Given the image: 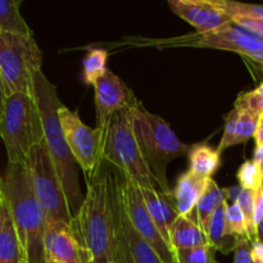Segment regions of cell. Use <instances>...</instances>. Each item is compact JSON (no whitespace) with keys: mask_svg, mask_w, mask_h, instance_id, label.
I'll return each mask as SVG.
<instances>
[{"mask_svg":"<svg viewBox=\"0 0 263 263\" xmlns=\"http://www.w3.org/2000/svg\"><path fill=\"white\" fill-rule=\"evenodd\" d=\"M71 228L91 263H117L112 171L103 161L86 176V194Z\"/></svg>","mask_w":263,"mask_h":263,"instance_id":"6da1fadb","label":"cell"},{"mask_svg":"<svg viewBox=\"0 0 263 263\" xmlns=\"http://www.w3.org/2000/svg\"><path fill=\"white\" fill-rule=\"evenodd\" d=\"M0 193L9 208L25 252L26 263H44L46 217L33 192L27 164H7L0 182Z\"/></svg>","mask_w":263,"mask_h":263,"instance_id":"7a4b0ae2","label":"cell"},{"mask_svg":"<svg viewBox=\"0 0 263 263\" xmlns=\"http://www.w3.org/2000/svg\"><path fill=\"white\" fill-rule=\"evenodd\" d=\"M33 95H35L36 103L40 110L44 141L61 179L72 217H74L84 200V198L81 197L77 163L67 145L61 121H59L58 110L62 102L57 94V87L46 79L43 71L39 72L35 77Z\"/></svg>","mask_w":263,"mask_h":263,"instance_id":"3957f363","label":"cell"},{"mask_svg":"<svg viewBox=\"0 0 263 263\" xmlns=\"http://www.w3.org/2000/svg\"><path fill=\"white\" fill-rule=\"evenodd\" d=\"M130 120L144 161L161 192L170 193L167 167L174 159L186 156L190 146L177 138L163 118L146 110L140 102L130 108Z\"/></svg>","mask_w":263,"mask_h":263,"instance_id":"277c9868","label":"cell"},{"mask_svg":"<svg viewBox=\"0 0 263 263\" xmlns=\"http://www.w3.org/2000/svg\"><path fill=\"white\" fill-rule=\"evenodd\" d=\"M131 108V107H130ZM130 108L112 116L102 130L100 158L133 180L140 187L158 186L154 175L141 156L130 120ZM99 128V127H98Z\"/></svg>","mask_w":263,"mask_h":263,"instance_id":"5b68a950","label":"cell"},{"mask_svg":"<svg viewBox=\"0 0 263 263\" xmlns=\"http://www.w3.org/2000/svg\"><path fill=\"white\" fill-rule=\"evenodd\" d=\"M154 46L157 49L171 48H211L218 50L233 51L259 64L263 69V39L248 32L244 28L229 23L218 30L204 33H187V35L174 36L164 39L133 37L125 39L113 46Z\"/></svg>","mask_w":263,"mask_h":263,"instance_id":"8992f818","label":"cell"},{"mask_svg":"<svg viewBox=\"0 0 263 263\" xmlns=\"http://www.w3.org/2000/svg\"><path fill=\"white\" fill-rule=\"evenodd\" d=\"M0 138L8 163L26 164L31 149L44 140L40 110L33 94H13L7 98L0 117Z\"/></svg>","mask_w":263,"mask_h":263,"instance_id":"52a82bcc","label":"cell"},{"mask_svg":"<svg viewBox=\"0 0 263 263\" xmlns=\"http://www.w3.org/2000/svg\"><path fill=\"white\" fill-rule=\"evenodd\" d=\"M41 62L43 53L33 36L0 32V76L7 97L33 94Z\"/></svg>","mask_w":263,"mask_h":263,"instance_id":"ba28073f","label":"cell"},{"mask_svg":"<svg viewBox=\"0 0 263 263\" xmlns=\"http://www.w3.org/2000/svg\"><path fill=\"white\" fill-rule=\"evenodd\" d=\"M26 164L33 192L45 213L46 223L53 221L71 223V210L45 141L43 140L31 149Z\"/></svg>","mask_w":263,"mask_h":263,"instance_id":"9c48e42d","label":"cell"},{"mask_svg":"<svg viewBox=\"0 0 263 263\" xmlns=\"http://www.w3.org/2000/svg\"><path fill=\"white\" fill-rule=\"evenodd\" d=\"M58 116L67 145L74 161L85 172V177L89 176L102 162V130L86 126L76 112L63 104L59 107Z\"/></svg>","mask_w":263,"mask_h":263,"instance_id":"30bf717a","label":"cell"},{"mask_svg":"<svg viewBox=\"0 0 263 263\" xmlns=\"http://www.w3.org/2000/svg\"><path fill=\"white\" fill-rule=\"evenodd\" d=\"M118 182H120V193L123 210H125L126 216H127L133 228L156 251L162 262L174 263L171 248L167 246L159 230L157 229L156 223L152 220L145 202H144L140 186L136 185L133 180L126 177L123 174H121L120 171H118Z\"/></svg>","mask_w":263,"mask_h":263,"instance_id":"8fae6325","label":"cell"},{"mask_svg":"<svg viewBox=\"0 0 263 263\" xmlns=\"http://www.w3.org/2000/svg\"><path fill=\"white\" fill-rule=\"evenodd\" d=\"M112 171L113 199H115L116 243H117V263H163L153 248L136 233L123 210L118 182V171Z\"/></svg>","mask_w":263,"mask_h":263,"instance_id":"7c38bea8","label":"cell"},{"mask_svg":"<svg viewBox=\"0 0 263 263\" xmlns=\"http://www.w3.org/2000/svg\"><path fill=\"white\" fill-rule=\"evenodd\" d=\"M94 90L97 123L99 128L104 127L113 115L139 102L127 85L109 69L95 82Z\"/></svg>","mask_w":263,"mask_h":263,"instance_id":"4fadbf2b","label":"cell"},{"mask_svg":"<svg viewBox=\"0 0 263 263\" xmlns=\"http://www.w3.org/2000/svg\"><path fill=\"white\" fill-rule=\"evenodd\" d=\"M44 253L45 259H54L62 263H91L74 236L71 225L64 221L46 223Z\"/></svg>","mask_w":263,"mask_h":263,"instance_id":"5bb4252c","label":"cell"},{"mask_svg":"<svg viewBox=\"0 0 263 263\" xmlns=\"http://www.w3.org/2000/svg\"><path fill=\"white\" fill-rule=\"evenodd\" d=\"M170 8L197 30L204 33L231 23L215 0H170Z\"/></svg>","mask_w":263,"mask_h":263,"instance_id":"9a60e30c","label":"cell"},{"mask_svg":"<svg viewBox=\"0 0 263 263\" xmlns=\"http://www.w3.org/2000/svg\"><path fill=\"white\" fill-rule=\"evenodd\" d=\"M208 180L210 179L197 176L189 170L177 179L176 186L172 190V199H174L179 216H184L198 223L195 208H197L203 192L207 187Z\"/></svg>","mask_w":263,"mask_h":263,"instance_id":"2e32d148","label":"cell"},{"mask_svg":"<svg viewBox=\"0 0 263 263\" xmlns=\"http://www.w3.org/2000/svg\"><path fill=\"white\" fill-rule=\"evenodd\" d=\"M140 190L152 220L154 221L167 246L171 248L170 228L179 217L174 199H172V190L170 193H162L152 187H140Z\"/></svg>","mask_w":263,"mask_h":263,"instance_id":"e0dca14e","label":"cell"},{"mask_svg":"<svg viewBox=\"0 0 263 263\" xmlns=\"http://www.w3.org/2000/svg\"><path fill=\"white\" fill-rule=\"evenodd\" d=\"M231 21V23L244 28L253 35L263 39V5L247 3L215 0Z\"/></svg>","mask_w":263,"mask_h":263,"instance_id":"ac0fdd59","label":"cell"},{"mask_svg":"<svg viewBox=\"0 0 263 263\" xmlns=\"http://www.w3.org/2000/svg\"><path fill=\"white\" fill-rule=\"evenodd\" d=\"M0 263H26L22 244L3 195L0 200Z\"/></svg>","mask_w":263,"mask_h":263,"instance_id":"d6986e66","label":"cell"},{"mask_svg":"<svg viewBox=\"0 0 263 263\" xmlns=\"http://www.w3.org/2000/svg\"><path fill=\"white\" fill-rule=\"evenodd\" d=\"M170 243L172 252L198 248L210 244L204 230L194 221L184 216H179L174 225L170 228Z\"/></svg>","mask_w":263,"mask_h":263,"instance_id":"ffe728a7","label":"cell"},{"mask_svg":"<svg viewBox=\"0 0 263 263\" xmlns=\"http://www.w3.org/2000/svg\"><path fill=\"white\" fill-rule=\"evenodd\" d=\"M228 203H223L221 207L215 211L211 218L208 220L204 228V233L207 235L208 243L215 251H220L221 253L229 254L234 252L236 241L239 238L231 235L226 225V208Z\"/></svg>","mask_w":263,"mask_h":263,"instance_id":"44dd1931","label":"cell"},{"mask_svg":"<svg viewBox=\"0 0 263 263\" xmlns=\"http://www.w3.org/2000/svg\"><path fill=\"white\" fill-rule=\"evenodd\" d=\"M189 171L203 179H212L221 166V157L217 149H213L205 144H195L190 146Z\"/></svg>","mask_w":263,"mask_h":263,"instance_id":"7402d4cb","label":"cell"},{"mask_svg":"<svg viewBox=\"0 0 263 263\" xmlns=\"http://www.w3.org/2000/svg\"><path fill=\"white\" fill-rule=\"evenodd\" d=\"M21 0H0V32L33 36L20 12Z\"/></svg>","mask_w":263,"mask_h":263,"instance_id":"603a6c76","label":"cell"},{"mask_svg":"<svg viewBox=\"0 0 263 263\" xmlns=\"http://www.w3.org/2000/svg\"><path fill=\"white\" fill-rule=\"evenodd\" d=\"M223 203H228V198H226L225 192L223 189H221L217 185V182L213 179L208 180V184L205 190L203 192L202 197H200L199 202H198L197 208H195V212H197V218L198 223H199L200 228L204 230L205 225H207L208 220L211 218V216L215 213V211L218 207L223 204Z\"/></svg>","mask_w":263,"mask_h":263,"instance_id":"cb8c5ba5","label":"cell"},{"mask_svg":"<svg viewBox=\"0 0 263 263\" xmlns=\"http://www.w3.org/2000/svg\"><path fill=\"white\" fill-rule=\"evenodd\" d=\"M108 50L105 49H89L82 61L84 81L86 85H92L107 72Z\"/></svg>","mask_w":263,"mask_h":263,"instance_id":"d4e9b609","label":"cell"},{"mask_svg":"<svg viewBox=\"0 0 263 263\" xmlns=\"http://www.w3.org/2000/svg\"><path fill=\"white\" fill-rule=\"evenodd\" d=\"M215 253V248L208 244L185 251H174L172 256L174 263H217Z\"/></svg>","mask_w":263,"mask_h":263,"instance_id":"484cf974","label":"cell"},{"mask_svg":"<svg viewBox=\"0 0 263 263\" xmlns=\"http://www.w3.org/2000/svg\"><path fill=\"white\" fill-rule=\"evenodd\" d=\"M238 110H239V118H238V123H236V133H235V139H234V145L247 143L249 139L253 138L254 134H256L257 125H258V120H259V116H257L256 113L251 112V110H247V109H238Z\"/></svg>","mask_w":263,"mask_h":263,"instance_id":"4316f807","label":"cell"},{"mask_svg":"<svg viewBox=\"0 0 263 263\" xmlns=\"http://www.w3.org/2000/svg\"><path fill=\"white\" fill-rule=\"evenodd\" d=\"M236 179H238L239 185L243 189L253 190V192H256L258 187H261L263 185V177L258 167L253 162V159L252 161L247 159L241 164L240 168L238 170V174H236Z\"/></svg>","mask_w":263,"mask_h":263,"instance_id":"83f0119b","label":"cell"},{"mask_svg":"<svg viewBox=\"0 0 263 263\" xmlns=\"http://www.w3.org/2000/svg\"><path fill=\"white\" fill-rule=\"evenodd\" d=\"M226 225L231 235L248 239V223L238 204H229L226 208ZM249 240V239H248Z\"/></svg>","mask_w":263,"mask_h":263,"instance_id":"f1b7e54d","label":"cell"},{"mask_svg":"<svg viewBox=\"0 0 263 263\" xmlns=\"http://www.w3.org/2000/svg\"><path fill=\"white\" fill-rule=\"evenodd\" d=\"M234 108L251 110L261 117L263 115V81L259 86H257L252 91H247L239 95L234 103Z\"/></svg>","mask_w":263,"mask_h":263,"instance_id":"f546056e","label":"cell"},{"mask_svg":"<svg viewBox=\"0 0 263 263\" xmlns=\"http://www.w3.org/2000/svg\"><path fill=\"white\" fill-rule=\"evenodd\" d=\"M238 118H239V110L235 109V108H234L233 110H230L229 115L226 116L225 128H223L222 138H221L220 144H218L217 146V152L220 154L222 153L223 151H226V149L234 145V139H235Z\"/></svg>","mask_w":263,"mask_h":263,"instance_id":"4dcf8cb0","label":"cell"},{"mask_svg":"<svg viewBox=\"0 0 263 263\" xmlns=\"http://www.w3.org/2000/svg\"><path fill=\"white\" fill-rule=\"evenodd\" d=\"M233 263H254L252 258V244L247 238H239L234 249Z\"/></svg>","mask_w":263,"mask_h":263,"instance_id":"1f68e13d","label":"cell"},{"mask_svg":"<svg viewBox=\"0 0 263 263\" xmlns=\"http://www.w3.org/2000/svg\"><path fill=\"white\" fill-rule=\"evenodd\" d=\"M263 220V185L254 192V225L258 228Z\"/></svg>","mask_w":263,"mask_h":263,"instance_id":"d6a6232c","label":"cell"},{"mask_svg":"<svg viewBox=\"0 0 263 263\" xmlns=\"http://www.w3.org/2000/svg\"><path fill=\"white\" fill-rule=\"evenodd\" d=\"M252 244V258L254 263H263V243L256 239L251 241Z\"/></svg>","mask_w":263,"mask_h":263,"instance_id":"836d02e7","label":"cell"},{"mask_svg":"<svg viewBox=\"0 0 263 263\" xmlns=\"http://www.w3.org/2000/svg\"><path fill=\"white\" fill-rule=\"evenodd\" d=\"M253 162L256 163V166L258 167L259 172H261V175L263 177V145L262 146H256V149H254Z\"/></svg>","mask_w":263,"mask_h":263,"instance_id":"e575fe53","label":"cell"},{"mask_svg":"<svg viewBox=\"0 0 263 263\" xmlns=\"http://www.w3.org/2000/svg\"><path fill=\"white\" fill-rule=\"evenodd\" d=\"M223 192H225L228 200H231V202H233V204H234V203L236 202V199H238L239 194H240L241 186H240V185H239V186L228 187V189H223Z\"/></svg>","mask_w":263,"mask_h":263,"instance_id":"d590c367","label":"cell"},{"mask_svg":"<svg viewBox=\"0 0 263 263\" xmlns=\"http://www.w3.org/2000/svg\"><path fill=\"white\" fill-rule=\"evenodd\" d=\"M254 140H256V146L263 145V115L259 117L258 125H257L256 134H254Z\"/></svg>","mask_w":263,"mask_h":263,"instance_id":"8d00e7d4","label":"cell"},{"mask_svg":"<svg viewBox=\"0 0 263 263\" xmlns=\"http://www.w3.org/2000/svg\"><path fill=\"white\" fill-rule=\"evenodd\" d=\"M7 94H5L4 90V84H3V79L0 76V117L3 115V110H4V105H5V100H7Z\"/></svg>","mask_w":263,"mask_h":263,"instance_id":"74e56055","label":"cell"},{"mask_svg":"<svg viewBox=\"0 0 263 263\" xmlns=\"http://www.w3.org/2000/svg\"><path fill=\"white\" fill-rule=\"evenodd\" d=\"M257 239H258L261 243H263V220L258 225V228H257Z\"/></svg>","mask_w":263,"mask_h":263,"instance_id":"f35d334b","label":"cell"},{"mask_svg":"<svg viewBox=\"0 0 263 263\" xmlns=\"http://www.w3.org/2000/svg\"><path fill=\"white\" fill-rule=\"evenodd\" d=\"M44 263H62V262L54 261V259H45V262H44Z\"/></svg>","mask_w":263,"mask_h":263,"instance_id":"ab89813d","label":"cell"},{"mask_svg":"<svg viewBox=\"0 0 263 263\" xmlns=\"http://www.w3.org/2000/svg\"><path fill=\"white\" fill-rule=\"evenodd\" d=\"M0 200H2V193H0Z\"/></svg>","mask_w":263,"mask_h":263,"instance_id":"60d3db41","label":"cell"},{"mask_svg":"<svg viewBox=\"0 0 263 263\" xmlns=\"http://www.w3.org/2000/svg\"><path fill=\"white\" fill-rule=\"evenodd\" d=\"M0 182H2V176H0Z\"/></svg>","mask_w":263,"mask_h":263,"instance_id":"b9f144b4","label":"cell"}]
</instances>
